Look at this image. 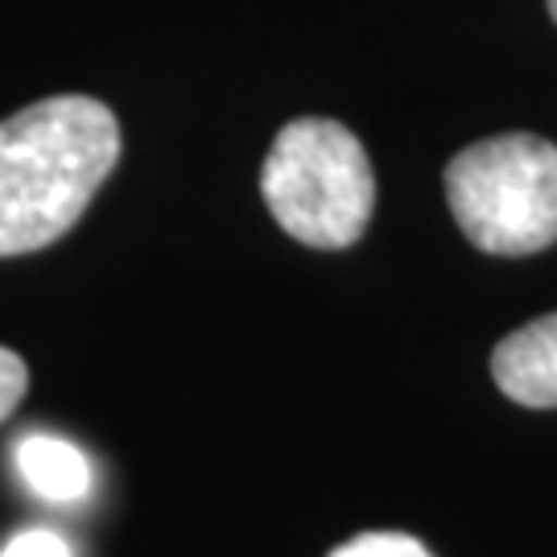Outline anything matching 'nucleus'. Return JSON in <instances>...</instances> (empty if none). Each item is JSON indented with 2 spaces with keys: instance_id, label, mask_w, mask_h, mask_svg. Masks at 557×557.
<instances>
[{
  "instance_id": "nucleus-2",
  "label": "nucleus",
  "mask_w": 557,
  "mask_h": 557,
  "mask_svg": "<svg viewBox=\"0 0 557 557\" xmlns=\"http://www.w3.org/2000/svg\"><path fill=\"white\" fill-rule=\"evenodd\" d=\"M260 195L285 236L338 252L351 248L372 220L376 178L351 128L338 120L301 116L273 140L260 170Z\"/></svg>"
},
{
  "instance_id": "nucleus-4",
  "label": "nucleus",
  "mask_w": 557,
  "mask_h": 557,
  "mask_svg": "<svg viewBox=\"0 0 557 557\" xmlns=\"http://www.w3.org/2000/svg\"><path fill=\"white\" fill-rule=\"evenodd\" d=\"M499 393L529 409H557V314L524 322L492 351Z\"/></svg>"
},
{
  "instance_id": "nucleus-8",
  "label": "nucleus",
  "mask_w": 557,
  "mask_h": 557,
  "mask_svg": "<svg viewBox=\"0 0 557 557\" xmlns=\"http://www.w3.org/2000/svg\"><path fill=\"white\" fill-rule=\"evenodd\" d=\"M0 557H71V545L54 529H25L0 549Z\"/></svg>"
},
{
  "instance_id": "nucleus-6",
  "label": "nucleus",
  "mask_w": 557,
  "mask_h": 557,
  "mask_svg": "<svg viewBox=\"0 0 557 557\" xmlns=\"http://www.w3.org/2000/svg\"><path fill=\"white\" fill-rule=\"evenodd\" d=\"M326 557H434L409 533H359L347 545L331 549Z\"/></svg>"
},
{
  "instance_id": "nucleus-7",
  "label": "nucleus",
  "mask_w": 557,
  "mask_h": 557,
  "mask_svg": "<svg viewBox=\"0 0 557 557\" xmlns=\"http://www.w3.org/2000/svg\"><path fill=\"white\" fill-rule=\"evenodd\" d=\"M25 388H29V368H25V359H21L17 351H9V347H0V421L17 409L21 397H25Z\"/></svg>"
},
{
  "instance_id": "nucleus-9",
  "label": "nucleus",
  "mask_w": 557,
  "mask_h": 557,
  "mask_svg": "<svg viewBox=\"0 0 557 557\" xmlns=\"http://www.w3.org/2000/svg\"><path fill=\"white\" fill-rule=\"evenodd\" d=\"M549 13H554V21H557V0H549Z\"/></svg>"
},
{
  "instance_id": "nucleus-5",
  "label": "nucleus",
  "mask_w": 557,
  "mask_h": 557,
  "mask_svg": "<svg viewBox=\"0 0 557 557\" xmlns=\"http://www.w3.org/2000/svg\"><path fill=\"white\" fill-rule=\"evenodd\" d=\"M17 471L41 499H79L91 487V462L79 446L54 434H29L17 442Z\"/></svg>"
},
{
  "instance_id": "nucleus-1",
  "label": "nucleus",
  "mask_w": 557,
  "mask_h": 557,
  "mask_svg": "<svg viewBox=\"0 0 557 557\" xmlns=\"http://www.w3.org/2000/svg\"><path fill=\"white\" fill-rule=\"evenodd\" d=\"M120 161V124L91 96H50L0 120V257L62 239Z\"/></svg>"
},
{
  "instance_id": "nucleus-3",
  "label": "nucleus",
  "mask_w": 557,
  "mask_h": 557,
  "mask_svg": "<svg viewBox=\"0 0 557 557\" xmlns=\"http://www.w3.org/2000/svg\"><path fill=\"white\" fill-rule=\"evenodd\" d=\"M446 202L479 252H545L557 244V145L533 133L467 145L446 165Z\"/></svg>"
}]
</instances>
